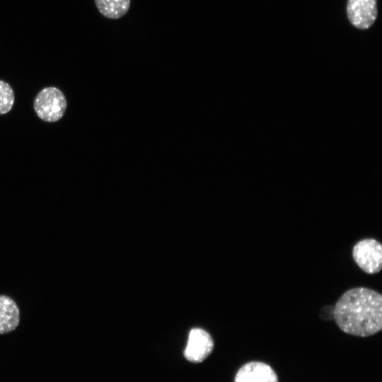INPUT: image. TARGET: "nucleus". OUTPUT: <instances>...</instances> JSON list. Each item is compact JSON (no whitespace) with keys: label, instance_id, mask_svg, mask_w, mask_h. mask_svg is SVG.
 <instances>
[{"label":"nucleus","instance_id":"20e7f679","mask_svg":"<svg viewBox=\"0 0 382 382\" xmlns=\"http://www.w3.org/2000/svg\"><path fill=\"white\" fill-rule=\"evenodd\" d=\"M213 349L211 335L202 328H193L189 333L184 356L190 362L199 363L207 359Z\"/></svg>","mask_w":382,"mask_h":382},{"label":"nucleus","instance_id":"f03ea898","mask_svg":"<svg viewBox=\"0 0 382 382\" xmlns=\"http://www.w3.org/2000/svg\"><path fill=\"white\" fill-rule=\"evenodd\" d=\"M67 102L63 92L54 86L42 89L35 96L33 108L37 117L47 122L59 120L65 113Z\"/></svg>","mask_w":382,"mask_h":382},{"label":"nucleus","instance_id":"1a4fd4ad","mask_svg":"<svg viewBox=\"0 0 382 382\" xmlns=\"http://www.w3.org/2000/svg\"><path fill=\"white\" fill-rule=\"evenodd\" d=\"M14 92L11 86L0 80V115L8 113L14 104Z\"/></svg>","mask_w":382,"mask_h":382},{"label":"nucleus","instance_id":"39448f33","mask_svg":"<svg viewBox=\"0 0 382 382\" xmlns=\"http://www.w3.org/2000/svg\"><path fill=\"white\" fill-rule=\"evenodd\" d=\"M347 13L354 26L359 29H367L376 19L377 0H348Z\"/></svg>","mask_w":382,"mask_h":382},{"label":"nucleus","instance_id":"0eeeda50","mask_svg":"<svg viewBox=\"0 0 382 382\" xmlns=\"http://www.w3.org/2000/svg\"><path fill=\"white\" fill-rule=\"evenodd\" d=\"M20 320V309L14 299L0 294V335L15 330Z\"/></svg>","mask_w":382,"mask_h":382},{"label":"nucleus","instance_id":"6e6552de","mask_svg":"<svg viewBox=\"0 0 382 382\" xmlns=\"http://www.w3.org/2000/svg\"><path fill=\"white\" fill-rule=\"evenodd\" d=\"M99 12L105 17L117 19L127 13L130 0H95Z\"/></svg>","mask_w":382,"mask_h":382},{"label":"nucleus","instance_id":"f257e3e1","mask_svg":"<svg viewBox=\"0 0 382 382\" xmlns=\"http://www.w3.org/2000/svg\"><path fill=\"white\" fill-rule=\"evenodd\" d=\"M333 318L344 332L369 337L382 329V295L366 287L346 291L332 310Z\"/></svg>","mask_w":382,"mask_h":382},{"label":"nucleus","instance_id":"7ed1b4c3","mask_svg":"<svg viewBox=\"0 0 382 382\" xmlns=\"http://www.w3.org/2000/svg\"><path fill=\"white\" fill-rule=\"evenodd\" d=\"M352 257L364 272L378 273L382 269V245L374 238L360 240L352 248Z\"/></svg>","mask_w":382,"mask_h":382},{"label":"nucleus","instance_id":"423d86ee","mask_svg":"<svg viewBox=\"0 0 382 382\" xmlns=\"http://www.w3.org/2000/svg\"><path fill=\"white\" fill-rule=\"evenodd\" d=\"M234 382H278L275 371L268 364L250 361L237 371Z\"/></svg>","mask_w":382,"mask_h":382}]
</instances>
